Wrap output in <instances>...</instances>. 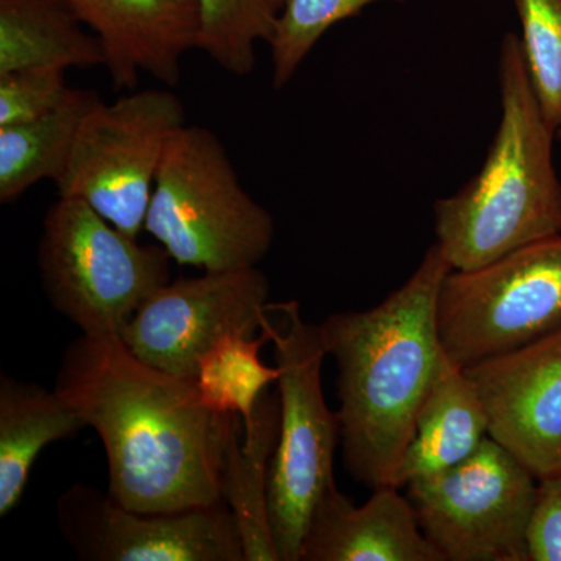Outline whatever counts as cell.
Masks as SVG:
<instances>
[{"label":"cell","mask_w":561,"mask_h":561,"mask_svg":"<svg viewBox=\"0 0 561 561\" xmlns=\"http://www.w3.org/2000/svg\"><path fill=\"white\" fill-rule=\"evenodd\" d=\"M54 390L101 437L117 504L168 513L224 501L225 454L241 415L210 411L194 382L139 360L117 335L81 334Z\"/></svg>","instance_id":"obj_1"},{"label":"cell","mask_w":561,"mask_h":561,"mask_svg":"<svg viewBox=\"0 0 561 561\" xmlns=\"http://www.w3.org/2000/svg\"><path fill=\"white\" fill-rule=\"evenodd\" d=\"M451 271L434 243L411 278L378 306L332 313L319 324L337 365L343 465L367 489L393 486L411 445L443 353L438 297Z\"/></svg>","instance_id":"obj_2"},{"label":"cell","mask_w":561,"mask_h":561,"mask_svg":"<svg viewBox=\"0 0 561 561\" xmlns=\"http://www.w3.org/2000/svg\"><path fill=\"white\" fill-rule=\"evenodd\" d=\"M500 87V127L481 172L434 205L435 243L453 271H474L561 234L557 131L542 114L515 33L501 44Z\"/></svg>","instance_id":"obj_3"},{"label":"cell","mask_w":561,"mask_h":561,"mask_svg":"<svg viewBox=\"0 0 561 561\" xmlns=\"http://www.w3.org/2000/svg\"><path fill=\"white\" fill-rule=\"evenodd\" d=\"M144 231L176 264L224 272L257 267L272 249L275 220L243 190L220 139L186 125L165 149Z\"/></svg>","instance_id":"obj_4"},{"label":"cell","mask_w":561,"mask_h":561,"mask_svg":"<svg viewBox=\"0 0 561 561\" xmlns=\"http://www.w3.org/2000/svg\"><path fill=\"white\" fill-rule=\"evenodd\" d=\"M283 317L262 327L275 346L280 421L268 476V522L279 561H301L317 502L334 481L341 421L324 400L321 370L328 356L319 324L302 320L297 301L272 305Z\"/></svg>","instance_id":"obj_5"},{"label":"cell","mask_w":561,"mask_h":561,"mask_svg":"<svg viewBox=\"0 0 561 561\" xmlns=\"http://www.w3.org/2000/svg\"><path fill=\"white\" fill-rule=\"evenodd\" d=\"M171 261L160 243L142 245L83 201L58 197L44 217V291L81 334L121 337L142 302L171 280Z\"/></svg>","instance_id":"obj_6"},{"label":"cell","mask_w":561,"mask_h":561,"mask_svg":"<svg viewBox=\"0 0 561 561\" xmlns=\"http://www.w3.org/2000/svg\"><path fill=\"white\" fill-rule=\"evenodd\" d=\"M437 321L443 351L463 370L560 330L561 234L474 271H451Z\"/></svg>","instance_id":"obj_7"},{"label":"cell","mask_w":561,"mask_h":561,"mask_svg":"<svg viewBox=\"0 0 561 561\" xmlns=\"http://www.w3.org/2000/svg\"><path fill=\"white\" fill-rule=\"evenodd\" d=\"M186 127L183 102L168 90L131 91L98 101L73 140L58 197L83 201L121 231H144L165 149Z\"/></svg>","instance_id":"obj_8"},{"label":"cell","mask_w":561,"mask_h":561,"mask_svg":"<svg viewBox=\"0 0 561 561\" xmlns=\"http://www.w3.org/2000/svg\"><path fill=\"white\" fill-rule=\"evenodd\" d=\"M420 529L445 561H529L538 479L489 437L456 467L404 486Z\"/></svg>","instance_id":"obj_9"},{"label":"cell","mask_w":561,"mask_h":561,"mask_svg":"<svg viewBox=\"0 0 561 561\" xmlns=\"http://www.w3.org/2000/svg\"><path fill=\"white\" fill-rule=\"evenodd\" d=\"M268 298L271 283L257 267L169 280L142 302L121 341L150 367L194 382L198 360L221 335L262 331Z\"/></svg>","instance_id":"obj_10"},{"label":"cell","mask_w":561,"mask_h":561,"mask_svg":"<svg viewBox=\"0 0 561 561\" xmlns=\"http://www.w3.org/2000/svg\"><path fill=\"white\" fill-rule=\"evenodd\" d=\"M58 526L84 561H245L225 501L168 513L131 511L84 483L57 501Z\"/></svg>","instance_id":"obj_11"},{"label":"cell","mask_w":561,"mask_h":561,"mask_svg":"<svg viewBox=\"0 0 561 561\" xmlns=\"http://www.w3.org/2000/svg\"><path fill=\"white\" fill-rule=\"evenodd\" d=\"M489 413V435L538 481L561 474V328L465 368Z\"/></svg>","instance_id":"obj_12"},{"label":"cell","mask_w":561,"mask_h":561,"mask_svg":"<svg viewBox=\"0 0 561 561\" xmlns=\"http://www.w3.org/2000/svg\"><path fill=\"white\" fill-rule=\"evenodd\" d=\"M105 49L117 91H135L142 72L165 87L181 80L183 58L197 49V0H62Z\"/></svg>","instance_id":"obj_13"},{"label":"cell","mask_w":561,"mask_h":561,"mask_svg":"<svg viewBox=\"0 0 561 561\" xmlns=\"http://www.w3.org/2000/svg\"><path fill=\"white\" fill-rule=\"evenodd\" d=\"M398 490L381 486L354 505L332 481L313 508L301 561H445Z\"/></svg>","instance_id":"obj_14"},{"label":"cell","mask_w":561,"mask_h":561,"mask_svg":"<svg viewBox=\"0 0 561 561\" xmlns=\"http://www.w3.org/2000/svg\"><path fill=\"white\" fill-rule=\"evenodd\" d=\"M489 431V413L474 383L443 351L411 445L394 476V489L456 467L481 446Z\"/></svg>","instance_id":"obj_15"},{"label":"cell","mask_w":561,"mask_h":561,"mask_svg":"<svg viewBox=\"0 0 561 561\" xmlns=\"http://www.w3.org/2000/svg\"><path fill=\"white\" fill-rule=\"evenodd\" d=\"M279 421V394L265 391L253 416L236 424L225 454L221 496L238 523L245 561H279L268 522V476Z\"/></svg>","instance_id":"obj_16"},{"label":"cell","mask_w":561,"mask_h":561,"mask_svg":"<svg viewBox=\"0 0 561 561\" xmlns=\"http://www.w3.org/2000/svg\"><path fill=\"white\" fill-rule=\"evenodd\" d=\"M87 421L55 390L38 383L0 379V516L24 496L33 465L46 446L87 430Z\"/></svg>","instance_id":"obj_17"},{"label":"cell","mask_w":561,"mask_h":561,"mask_svg":"<svg viewBox=\"0 0 561 561\" xmlns=\"http://www.w3.org/2000/svg\"><path fill=\"white\" fill-rule=\"evenodd\" d=\"M105 68L101 39L62 0H0V73Z\"/></svg>","instance_id":"obj_18"},{"label":"cell","mask_w":561,"mask_h":561,"mask_svg":"<svg viewBox=\"0 0 561 561\" xmlns=\"http://www.w3.org/2000/svg\"><path fill=\"white\" fill-rule=\"evenodd\" d=\"M98 101L95 91L70 88L46 116L0 127V203L18 201L39 181L61 180L80 122Z\"/></svg>","instance_id":"obj_19"},{"label":"cell","mask_w":561,"mask_h":561,"mask_svg":"<svg viewBox=\"0 0 561 561\" xmlns=\"http://www.w3.org/2000/svg\"><path fill=\"white\" fill-rule=\"evenodd\" d=\"M271 342L262 327L260 337L243 332H227L198 360L195 389L210 411L238 413L243 423L253 416L254 409L267 387L278 382V367L261 360V348Z\"/></svg>","instance_id":"obj_20"},{"label":"cell","mask_w":561,"mask_h":561,"mask_svg":"<svg viewBox=\"0 0 561 561\" xmlns=\"http://www.w3.org/2000/svg\"><path fill=\"white\" fill-rule=\"evenodd\" d=\"M197 50L219 68L245 77L256 66V46L271 41L283 0H197Z\"/></svg>","instance_id":"obj_21"},{"label":"cell","mask_w":561,"mask_h":561,"mask_svg":"<svg viewBox=\"0 0 561 561\" xmlns=\"http://www.w3.org/2000/svg\"><path fill=\"white\" fill-rule=\"evenodd\" d=\"M378 2L404 0H283L278 22L268 41L273 88L280 90L294 79L324 33Z\"/></svg>","instance_id":"obj_22"},{"label":"cell","mask_w":561,"mask_h":561,"mask_svg":"<svg viewBox=\"0 0 561 561\" xmlns=\"http://www.w3.org/2000/svg\"><path fill=\"white\" fill-rule=\"evenodd\" d=\"M522 50L546 121L561 130V0H513Z\"/></svg>","instance_id":"obj_23"},{"label":"cell","mask_w":561,"mask_h":561,"mask_svg":"<svg viewBox=\"0 0 561 561\" xmlns=\"http://www.w3.org/2000/svg\"><path fill=\"white\" fill-rule=\"evenodd\" d=\"M69 90L65 69L25 68L0 73V127L46 116L60 106Z\"/></svg>","instance_id":"obj_24"},{"label":"cell","mask_w":561,"mask_h":561,"mask_svg":"<svg viewBox=\"0 0 561 561\" xmlns=\"http://www.w3.org/2000/svg\"><path fill=\"white\" fill-rule=\"evenodd\" d=\"M527 553L529 561H561V474L538 481Z\"/></svg>","instance_id":"obj_25"},{"label":"cell","mask_w":561,"mask_h":561,"mask_svg":"<svg viewBox=\"0 0 561 561\" xmlns=\"http://www.w3.org/2000/svg\"><path fill=\"white\" fill-rule=\"evenodd\" d=\"M557 136H559V138L561 139V130L557 133Z\"/></svg>","instance_id":"obj_26"}]
</instances>
